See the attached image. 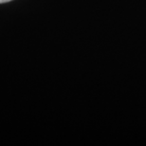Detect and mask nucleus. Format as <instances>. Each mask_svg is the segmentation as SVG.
Masks as SVG:
<instances>
[{"instance_id": "obj_1", "label": "nucleus", "mask_w": 146, "mask_h": 146, "mask_svg": "<svg viewBox=\"0 0 146 146\" xmlns=\"http://www.w3.org/2000/svg\"><path fill=\"white\" fill-rule=\"evenodd\" d=\"M11 1V0H0V4H4V3H8Z\"/></svg>"}]
</instances>
